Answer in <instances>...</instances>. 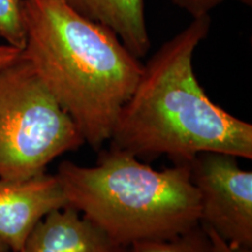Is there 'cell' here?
Here are the masks:
<instances>
[{"label": "cell", "mask_w": 252, "mask_h": 252, "mask_svg": "<svg viewBox=\"0 0 252 252\" xmlns=\"http://www.w3.org/2000/svg\"><path fill=\"white\" fill-rule=\"evenodd\" d=\"M0 252H11L9 248L1 241V239H0Z\"/></svg>", "instance_id": "14"}, {"label": "cell", "mask_w": 252, "mask_h": 252, "mask_svg": "<svg viewBox=\"0 0 252 252\" xmlns=\"http://www.w3.org/2000/svg\"><path fill=\"white\" fill-rule=\"evenodd\" d=\"M209 14L157 50L123 106L109 149L145 161L166 156L189 165L202 152L252 159V125L210 100L195 76L193 55L210 30Z\"/></svg>", "instance_id": "1"}, {"label": "cell", "mask_w": 252, "mask_h": 252, "mask_svg": "<svg viewBox=\"0 0 252 252\" xmlns=\"http://www.w3.org/2000/svg\"><path fill=\"white\" fill-rule=\"evenodd\" d=\"M23 55L75 123L86 144L109 143L144 65L117 35L64 0H24Z\"/></svg>", "instance_id": "2"}, {"label": "cell", "mask_w": 252, "mask_h": 252, "mask_svg": "<svg viewBox=\"0 0 252 252\" xmlns=\"http://www.w3.org/2000/svg\"><path fill=\"white\" fill-rule=\"evenodd\" d=\"M224 0H172L173 4L179 6L193 18L209 14L210 11H213ZM237 1L243 2L247 6L252 5V0H237Z\"/></svg>", "instance_id": "11"}, {"label": "cell", "mask_w": 252, "mask_h": 252, "mask_svg": "<svg viewBox=\"0 0 252 252\" xmlns=\"http://www.w3.org/2000/svg\"><path fill=\"white\" fill-rule=\"evenodd\" d=\"M23 50L14 48L8 45H0V68H4L9 63L20 58Z\"/></svg>", "instance_id": "13"}, {"label": "cell", "mask_w": 252, "mask_h": 252, "mask_svg": "<svg viewBox=\"0 0 252 252\" xmlns=\"http://www.w3.org/2000/svg\"><path fill=\"white\" fill-rule=\"evenodd\" d=\"M72 9L103 25L117 35L137 59L149 53L151 41L145 21L144 0H64Z\"/></svg>", "instance_id": "8"}, {"label": "cell", "mask_w": 252, "mask_h": 252, "mask_svg": "<svg viewBox=\"0 0 252 252\" xmlns=\"http://www.w3.org/2000/svg\"><path fill=\"white\" fill-rule=\"evenodd\" d=\"M20 252H131L70 206L46 215Z\"/></svg>", "instance_id": "7"}, {"label": "cell", "mask_w": 252, "mask_h": 252, "mask_svg": "<svg viewBox=\"0 0 252 252\" xmlns=\"http://www.w3.org/2000/svg\"><path fill=\"white\" fill-rule=\"evenodd\" d=\"M86 144L78 128L21 53L0 68V179L18 180Z\"/></svg>", "instance_id": "4"}, {"label": "cell", "mask_w": 252, "mask_h": 252, "mask_svg": "<svg viewBox=\"0 0 252 252\" xmlns=\"http://www.w3.org/2000/svg\"><path fill=\"white\" fill-rule=\"evenodd\" d=\"M237 159L202 152L188 167L200 198V224L231 247L252 249V172Z\"/></svg>", "instance_id": "5"}, {"label": "cell", "mask_w": 252, "mask_h": 252, "mask_svg": "<svg viewBox=\"0 0 252 252\" xmlns=\"http://www.w3.org/2000/svg\"><path fill=\"white\" fill-rule=\"evenodd\" d=\"M206 230H207L208 235H209L210 238H212L214 248H215L216 252H252V249H249V248L231 247V245L225 243L222 238H220L219 235H216L213 230H210V229H206Z\"/></svg>", "instance_id": "12"}, {"label": "cell", "mask_w": 252, "mask_h": 252, "mask_svg": "<svg viewBox=\"0 0 252 252\" xmlns=\"http://www.w3.org/2000/svg\"><path fill=\"white\" fill-rule=\"evenodd\" d=\"M131 252H216L207 230L201 224L169 239L140 241L130 245Z\"/></svg>", "instance_id": "9"}, {"label": "cell", "mask_w": 252, "mask_h": 252, "mask_svg": "<svg viewBox=\"0 0 252 252\" xmlns=\"http://www.w3.org/2000/svg\"><path fill=\"white\" fill-rule=\"evenodd\" d=\"M0 37L6 41V45L24 50L26 46L24 0H0Z\"/></svg>", "instance_id": "10"}, {"label": "cell", "mask_w": 252, "mask_h": 252, "mask_svg": "<svg viewBox=\"0 0 252 252\" xmlns=\"http://www.w3.org/2000/svg\"><path fill=\"white\" fill-rule=\"evenodd\" d=\"M56 176L68 206L124 247L173 238L200 224V198L188 165L158 171L108 149L94 166L61 162Z\"/></svg>", "instance_id": "3"}, {"label": "cell", "mask_w": 252, "mask_h": 252, "mask_svg": "<svg viewBox=\"0 0 252 252\" xmlns=\"http://www.w3.org/2000/svg\"><path fill=\"white\" fill-rule=\"evenodd\" d=\"M68 206L56 174L0 179V239L20 252L32 230L49 213Z\"/></svg>", "instance_id": "6"}]
</instances>
